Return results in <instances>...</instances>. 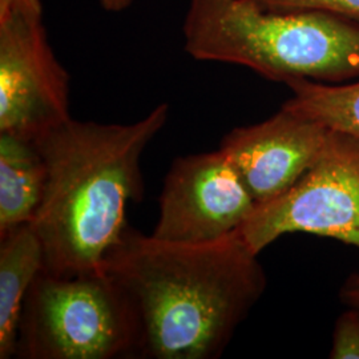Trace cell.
I'll list each match as a JSON object with an SVG mask.
<instances>
[{"label":"cell","mask_w":359,"mask_h":359,"mask_svg":"<svg viewBox=\"0 0 359 359\" xmlns=\"http://www.w3.org/2000/svg\"><path fill=\"white\" fill-rule=\"evenodd\" d=\"M270 11H305L320 10L338 13L359 20V0H253Z\"/></svg>","instance_id":"cell-12"},{"label":"cell","mask_w":359,"mask_h":359,"mask_svg":"<svg viewBox=\"0 0 359 359\" xmlns=\"http://www.w3.org/2000/svg\"><path fill=\"white\" fill-rule=\"evenodd\" d=\"M184 39L196 60L244 65L276 81L359 77V20L329 11H270L253 0H189Z\"/></svg>","instance_id":"cell-3"},{"label":"cell","mask_w":359,"mask_h":359,"mask_svg":"<svg viewBox=\"0 0 359 359\" xmlns=\"http://www.w3.org/2000/svg\"><path fill=\"white\" fill-rule=\"evenodd\" d=\"M330 129L283 104L268 120L231 130L219 144L257 206L292 189L320 157Z\"/></svg>","instance_id":"cell-8"},{"label":"cell","mask_w":359,"mask_h":359,"mask_svg":"<svg viewBox=\"0 0 359 359\" xmlns=\"http://www.w3.org/2000/svg\"><path fill=\"white\" fill-rule=\"evenodd\" d=\"M293 96L286 105L302 115L359 139V81L353 84H327L308 79L285 83Z\"/></svg>","instance_id":"cell-11"},{"label":"cell","mask_w":359,"mask_h":359,"mask_svg":"<svg viewBox=\"0 0 359 359\" xmlns=\"http://www.w3.org/2000/svg\"><path fill=\"white\" fill-rule=\"evenodd\" d=\"M256 208L219 149L184 156L168 172L152 236L170 243H213L240 231Z\"/></svg>","instance_id":"cell-7"},{"label":"cell","mask_w":359,"mask_h":359,"mask_svg":"<svg viewBox=\"0 0 359 359\" xmlns=\"http://www.w3.org/2000/svg\"><path fill=\"white\" fill-rule=\"evenodd\" d=\"M133 0H100V4L108 13H120L128 8Z\"/></svg>","instance_id":"cell-15"},{"label":"cell","mask_w":359,"mask_h":359,"mask_svg":"<svg viewBox=\"0 0 359 359\" xmlns=\"http://www.w3.org/2000/svg\"><path fill=\"white\" fill-rule=\"evenodd\" d=\"M43 268V245L31 222L0 234V359L16 355L25 299Z\"/></svg>","instance_id":"cell-9"},{"label":"cell","mask_w":359,"mask_h":359,"mask_svg":"<svg viewBox=\"0 0 359 359\" xmlns=\"http://www.w3.org/2000/svg\"><path fill=\"white\" fill-rule=\"evenodd\" d=\"M240 231L184 244L128 226L107 270L137 322L136 358L217 359L262 297L265 271Z\"/></svg>","instance_id":"cell-1"},{"label":"cell","mask_w":359,"mask_h":359,"mask_svg":"<svg viewBox=\"0 0 359 359\" xmlns=\"http://www.w3.org/2000/svg\"><path fill=\"white\" fill-rule=\"evenodd\" d=\"M332 359H359V313L348 308L335 322Z\"/></svg>","instance_id":"cell-13"},{"label":"cell","mask_w":359,"mask_h":359,"mask_svg":"<svg viewBox=\"0 0 359 359\" xmlns=\"http://www.w3.org/2000/svg\"><path fill=\"white\" fill-rule=\"evenodd\" d=\"M168 116V104H160L132 124L69 117L35 140L48 173L31 222L43 245V270L60 277L104 270L128 228L127 206L142 197V154Z\"/></svg>","instance_id":"cell-2"},{"label":"cell","mask_w":359,"mask_h":359,"mask_svg":"<svg viewBox=\"0 0 359 359\" xmlns=\"http://www.w3.org/2000/svg\"><path fill=\"white\" fill-rule=\"evenodd\" d=\"M136 353L133 309L128 295L107 270L71 277L46 270L39 273L25 299L18 357L136 358Z\"/></svg>","instance_id":"cell-4"},{"label":"cell","mask_w":359,"mask_h":359,"mask_svg":"<svg viewBox=\"0 0 359 359\" xmlns=\"http://www.w3.org/2000/svg\"><path fill=\"white\" fill-rule=\"evenodd\" d=\"M342 299L347 306L359 313V274L350 277L342 289Z\"/></svg>","instance_id":"cell-14"},{"label":"cell","mask_w":359,"mask_h":359,"mask_svg":"<svg viewBox=\"0 0 359 359\" xmlns=\"http://www.w3.org/2000/svg\"><path fill=\"white\" fill-rule=\"evenodd\" d=\"M69 114V76L52 51L40 0H0V133L36 140Z\"/></svg>","instance_id":"cell-6"},{"label":"cell","mask_w":359,"mask_h":359,"mask_svg":"<svg viewBox=\"0 0 359 359\" xmlns=\"http://www.w3.org/2000/svg\"><path fill=\"white\" fill-rule=\"evenodd\" d=\"M47 175L35 140L0 133V234L35 219Z\"/></svg>","instance_id":"cell-10"},{"label":"cell","mask_w":359,"mask_h":359,"mask_svg":"<svg viewBox=\"0 0 359 359\" xmlns=\"http://www.w3.org/2000/svg\"><path fill=\"white\" fill-rule=\"evenodd\" d=\"M259 255L287 233H310L359 249V139L330 129L314 165L281 197L257 206L240 229Z\"/></svg>","instance_id":"cell-5"}]
</instances>
